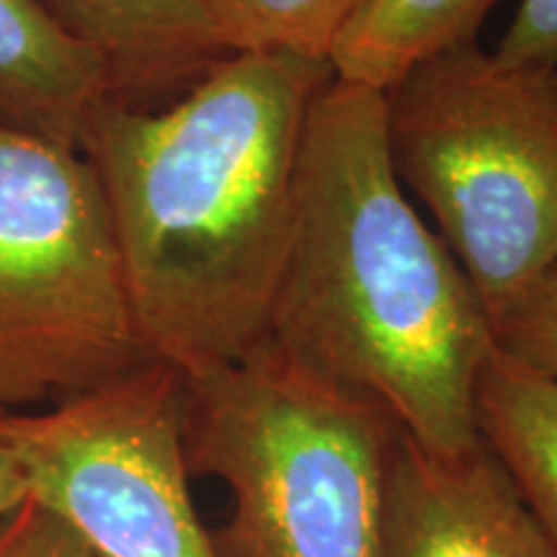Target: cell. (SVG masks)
I'll use <instances>...</instances> for the list:
<instances>
[{
    "mask_svg": "<svg viewBox=\"0 0 557 557\" xmlns=\"http://www.w3.org/2000/svg\"><path fill=\"white\" fill-rule=\"evenodd\" d=\"M331 62L227 54L160 109L103 101L94 165L150 357L184 380L267 338L295 225L305 127Z\"/></svg>",
    "mask_w": 557,
    "mask_h": 557,
    "instance_id": "1",
    "label": "cell"
},
{
    "mask_svg": "<svg viewBox=\"0 0 557 557\" xmlns=\"http://www.w3.org/2000/svg\"><path fill=\"white\" fill-rule=\"evenodd\" d=\"M267 341L377 403L423 449L459 455L480 442L491 320L395 176L377 88L331 78L312 103Z\"/></svg>",
    "mask_w": 557,
    "mask_h": 557,
    "instance_id": "2",
    "label": "cell"
},
{
    "mask_svg": "<svg viewBox=\"0 0 557 557\" xmlns=\"http://www.w3.org/2000/svg\"><path fill=\"white\" fill-rule=\"evenodd\" d=\"M398 423L263 338L184 380L191 475L233 493L220 557H377Z\"/></svg>",
    "mask_w": 557,
    "mask_h": 557,
    "instance_id": "3",
    "label": "cell"
},
{
    "mask_svg": "<svg viewBox=\"0 0 557 557\" xmlns=\"http://www.w3.org/2000/svg\"><path fill=\"white\" fill-rule=\"evenodd\" d=\"M382 96L395 176L493 320L557 261V70L465 41Z\"/></svg>",
    "mask_w": 557,
    "mask_h": 557,
    "instance_id": "4",
    "label": "cell"
},
{
    "mask_svg": "<svg viewBox=\"0 0 557 557\" xmlns=\"http://www.w3.org/2000/svg\"><path fill=\"white\" fill-rule=\"evenodd\" d=\"M150 361L94 165L0 122V413L75 398Z\"/></svg>",
    "mask_w": 557,
    "mask_h": 557,
    "instance_id": "5",
    "label": "cell"
},
{
    "mask_svg": "<svg viewBox=\"0 0 557 557\" xmlns=\"http://www.w3.org/2000/svg\"><path fill=\"white\" fill-rule=\"evenodd\" d=\"M32 498L103 557H220L184 451V377L163 361L45 410L0 413Z\"/></svg>",
    "mask_w": 557,
    "mask_h": 557,
    "instance_id": "6",
    "label": "cell"
},
{
    "mask_svg": "<svg viewBox=\"0 0 557 557\" xmlns=\"http://www.w3.org/2000/svg\"><path fill=\"white\" fill-rule=\"evenodd\" d=\"M377 557H555L498 457L480 438L436 455L400 431Z\"/></svg>",
    "mask_w": 557,
    "mask_h": 557,
    "instance_id": "7",
    "label": "cell"
},
{
    "mask_svg": "<svg viewBox=\"0 0 557 557\" xmlns=\"http://www.w3.org/2000/svg\"><path fill=\"white\" fill-rule=\"evenodd\" d=\"M94 54L111 101L160 109L227 58L201 0H37Z\"/></svg>",
    "mask_w": 557,
    "mask_h": 557,
    "instance_id": "8",
    "label": "cell"
},
{
    "mask_svg": "<svg viewBox=\"0 0 557 557\" xmlns=\"http://www.w3.org/2000/svg\"><path fill=\"white\" fill-rule=\"evenodd\" d=\"M111 101L107 75L37 0H0V122L81 150L94 111Z\"/></svg>",
    "mask_w": 557,
    "mask_h": 557,
    "instance_id": "9",
    "label": "cell"
},
{
    "mask_svg": "<svg viewBox=\"0 0 557 557\" xmlns=\"http://www.w3.org/2000/svg\"><path fill=\"white\" fill-rule=\"evenodd\" d=\"M475 423L557 557V380L493 351L478 380Z\"/></svg>",
    "mask_w": 557,
    "mask_h": 557,
    "instance_id": "10",
    "label": "cell"
},
{
    "mask_svg": "<svg viewBox=\"0 0 557 557\" xmlns=\"http://www.w3.org/2000/svg\"><path fill=\"white\" fill-rule=\"evenodd\" d=\"M496 0H364L331 54L333 78L385 90L449 47L475 41Z\"/></svg>",
    "mask_w": 557,
    "mask_h": 557,
    "instance_id": "11",
    "label": "cell"
},
{
    "mask_svg": "<svg viewBox=\"0 0 557 557\" xmlns=\"http://www.w3.org/2000/svg\"><path fill=\"white\" fill-rule=\"evenodd\" d=\"M364 0H201L230 54H297L331 62Z\"/></svg>",
    "mask_w": 557,
    "mask_h": 557,
    "instance_id": "12",
    "label": "cell"
},
{
    "mask_svg": "<svg viewBox=\"0 0 557 557\" xmlns=\"http://www.w3.org/2000/svg\"><path fill=\"white\" fill-rule=\"evenodd\" d=\"M491 333L500 357L557 380V261L491 320Z\"/></svg>",
    "mask_w": 557,
    "mask_h": 557,
    "instance_id": "13",
    "label": "cell"
},
{
    "mask_svg": "<svg viewBox=\"0 0 557 557\" xmlns=\"http://www.w3.org/2000/svg\"><path fill=\"white\" fill-rule=\"evenodd\" d=\"M0 557H103L73 524L37 498L0 521Z\"/></svg>",
    "mask_w": 557,
    "mask_h": 557,
    "instance_id": "14",
    "label": "cell"
},
{
    "mask_svg": "<svg viewBox=\"0 0 557 557\" xmlns=\"http://www.w3.org/2000/svg\"><path fill=\"white\" fill-rule=\"evenodd\" d=\"M493 54L504 65L557 70V0H521Z\"/></svg>",
    "mask_w": 557,
    "mask_h": 557,
    "instance_id": "15",
    "label": "cell"
},
{
    "mask_svg": "<svg viewBox=\"0 0 557 557\" xmlns=\"http://www.w3.org/2000/svg\"><path fill=\"white\" fill-rule=\"evenodd\" d=\"M29 498L32 487L29 480H26V472L21 468V462L9 444L0 438V521L9 519Z\"/></svg>",
    "mask_w": 557,
    "mask_h": 557,
    "instance_id": "16",
    "label": "cell"
}]
</instances>
